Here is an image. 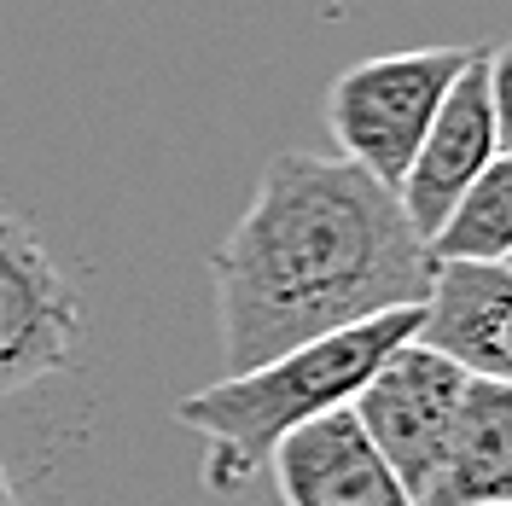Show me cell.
I'll return each instance as SVG.
<instances>
[{"label": "cell", "mask_w": 512, "mask_h": 506, "mask_svg": "<svg viewBox=\"0 0 512 506\" xmlns=\"http://www.w3.org/2000/svg\"><path fill=\"white\" fill-rule=\"evenodd\" d=\"M431 262H507L512 256V158H495L460 204L448 210L437 233L425 239Z\"/></svg>", "instance_id": "obj_10"}, {"label": "cell", "mask_w": 512, "mask_h": 506, "mask_svg": "<svg viewBox=\"0 0 512 506\" xmlns=\"http://www.w3.org/2000/svg\"><path fill=\"white\" fill-rule=\"evenodd\" d=\"M460 396H466V373L448 367L443 355L419 349L414 338L402 349H390L379 373L355 390L350 408L361 419V431L373 437V448L384 454V466L396 472L402 495H414L425 483L448 425H454Z\"/></svg>", "instance_id": "obj_6"}, {"label": "cell", "mask_w": 512, "mask_h": 506, "mask_svg": "<svg viewBox=\"0 0 512 506\" xmlns=\"http://www.w3.org/2000/svg\"><path fill=\"white\" fill-rule=\"evenodd\" d=\"M414 344L466 379L512 384V274L507 262H431L414 309Z\"/></svg>", "instance_id": "obj_7"}, {"label": "cell", "mask_w": 512, "mask_h": 506, "mask_svg": "<svg viewBox=\"0 0 512 506\" xmlns=\"http://www.w3.org/2000/svg\"><path fill=\"white\" fill-rule=\"evenodd\" d=\"M76 332L82 309L59 262L24 216L0 210V402L64 373Z\"/></svg>", "instance_id": "obj_5"}, {"label": "cell", "mask_w": 512, "mask_h": 506, "mask_svg": "<svg viewBox=\"0 0 512 506\" xmlns=\"http://www.w3.org/2000/svg\"><path fill=\"white\" fill-rule=\"evenodd\" d=\"M501 59L507 53H489L472 47L460 76L448 82L437 117L419 140L414 163L396 187V204L419 239H431L437 222L460 204V192L478 181L495 158H507V117H501Z\"/></svg>", "instance_id": "obj_4"}, {"label": "cell", "mask_w": 512, "mask_h": 506, "mask_svg": "<svg viewBox=\"0 0 512 506\" xmlns=\"http://www.w3.org/2000/svg\"><path fill=\"white\" fill-rule=\"evenodd\" d=\"M268 466L286 506H408L402 483L384 466L373 437L361 431L355 408H332L286 431Z\"/></svg>", "instance_id": "obj_8"}, {"label": "cell", "mask_w": 512, "mask_h": 506, "mask_svg": "<svg viewBox=\"0 0 512 506\" xmlns=\"http://www.w3.org/2000/svg\"><path fill=\"white\" fill-rule=\"evenodd\" d=\"M466 53L472 47H408V53H379L338 70L320 105L338 158L396 192Z\"/></svg>", "instance_id": "obj_3"}, {"label": "cell", "mask_w": 512, "mask_h": 506, "mask_svg": "<svg viewBox=\"0 0 512 506\" xmlns=\"http://www.w3.org/2000/svg\"><path fill=\"white\" fill-rule=\"evenodd\" d=\"M512 501V384L466 379L443 448L408 506H507Z\"/></svg>", "instance_id": "obj_9"}, {"label": "cell", "mask_w": 512, "mask_h": 506, "mask_svg": "<svg viewBox=\"0 0 512 506\" xmlns=\"http://www.w3.org/2000/svg\"><path fill=\"white\" fill-rule=\"evenodd\" d=\"M414 320V309L361 320V326L326 332L315 344L286 349L262 367L227 373V379L181 396L175 419L204 437V483L216 495H239L256 477V466H268V454L286 431L332 408H350L355 390L384 367V355L414 338Z\"/></svg>", "instance_id": "obj_2"}, {"label": "cell", "mask_w": 512, "mask_h": 506, "mask_svg": "<svg viewBox=\"0 0 512 506\" xmlns=\"http://www.w3.org/2000/svg\"><path fill=\"white\" fill-rule=\"evenodd\" d=\"M0 506H18V489H12V472H6V460H0Z\"/></svg>", "instance_id": "obj_11"}, {"label": "cell", "mask_w": 512, "mask_h": 506, "mask_svg": "<svg viewBox=\"0 0 512 506\" xmlns=\"http://www.w3.org/2000/svg\"><path fill=\"white\" fill-rule=\"evenodd\" d=\"M210 280L222 355L245 373L326 332L419 309L431 251L390 187L344 158L280 152L216 245Z\"/></svg>", "instance_id": "obj_1"}]
</instances>
